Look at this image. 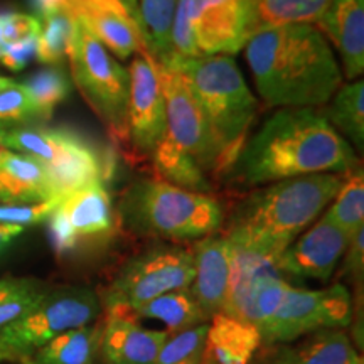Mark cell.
I'll list each match as a JSON object with an SVG mask.
<instances>
[{"mask_svg": "<svg viewBox=\"0 0 364 364\" xmlns=\"http://www.w3.org/2000/svg\"><path fill=\"white\" fill-rule=\"evenodd\" d=\"M359 166L354 149L314 108H280L247 140L231 177L262 186L314 174H346Z\"/></svg>", "mask_w": 364, "mask_h": 364, "instance_id": "6da1fadb", "label": "cell"}, {"mask_svg": "<svg viewBox=\"0 0 364 364\" xmlns=\"http://www.w3.org/2000/svg\"><path fill=\"white\" fill-rule=\"evenodd\" d=\"M258 93L268 107L316 108L343 86L329 43L314 26L273 27L245 44Z\"/></svg>", "mask_w": 364, "mask_h": 364, "instance_id": "7a4b0ae2", "label": "cell"}, {"mask_svg": "<svg viewBox=\"0 0 364 364\" xmlns=\"http://www.w3.org/2000/svg\"><path fill=\"white\" fill-rule=\"evenodd\" d=\"M344 174H314L273 182L238 204L225 238L275 262L336 198Z\"/></svg>", "mask_w": 364, "mask_h": 364, "instance_id": "3957f363", "label": "cell"}, {"mask_svg": "<svg viewBox=\"0 0 364 364\" xmlns=\"http://www.w3.org/2000/svg\"><path fill=\"white\" fill-rule=\"evenodd\" d=\"M157 63L176 68L188 81L220 145L223 171L230 174L250 139L258 102L231 56H169Z\"/></svg>", "mask_w": 364, "mask_h": 364, "instance_id": "277c9868", "label": "cell"}, {"mask_svg": "<svg viewBox=\"0 0 364 364\" xmlns=\"http://www.w3.org/2000/svg\"><path fill=\"white\" fill-rule=\"evenodd\" d=\"M117 215L134 233L166 240L204 238L223 225V208L213 196L157 179L130 184L122 194Z\"/></svg>", "mask_w": 364, "mask_h": 364, "instance_id": "5b68a950", "label": "cell"}, {"mask_svg": "<svg viewBox=\"0 0 364 364\" xmlns=\"http://www.w3.org/2000/svg\"><path fill=\"white\" fill-rule=\"evenodd\" d=\"M76 17V16H75ZM68 59L75 83L100 120L118 144L127 145L129 134L130 75L115 56L90 33L78 17L75 21Z\"/></svg>", "mask_w": 364, "mask_h": 364, "instance_id": "8992f818", "label": "cell"}, {"mask_svg": "<svg viewBox=\"0 0 364 364\" xmlns=\"http://www.w3.org/2000/svg\"><path fill=\"white\" fill-rule=\"evenodd\" d=\"M100 311V299L90 289L66 287L53 292L46 290L34 307L0 334V363L31 359L56 336L91 324Z\"/></svg>", "mask_w": 364, "mask_h": 364, "instance_id": "52a82bcc", "label": "cell"}, {"mask_svg": "<svg viewBox=\"0 0 364 364\" xmlns=\"http://www.w3.org/2000/svg\"><path fill=\"white\" fill-rule=\"evenodd\" d=\"M193 279V252L181 247H154L118 272L103 295L105 311L132 312L159 295L189 289Z\"/></svg>", "mask_w": 364, "mask_h": 364, "instance_id": "ba28073f", "label": "cell"}, {"mask_svg": "<svg viewBox=\"0 0 364 364\" xmlns=\"http://www.w3.org/2000/svg\"><path fill=\"white\" fill-rule=\"evenodd\" d=\"M351 317V295L343 284L322 290L290 285L277 312L260 332L262 344L290 343L317 331L344 329Z\"/></svg>", "mask_w": 364, "mask_h": 364, "instance_id": "9c48e42d", "label": "cell"}, {"mask_svg": "<svg viewBox=\"0 0 364 364\" xmlns=\"http://www.w3.org/2000/svg\"><path fill=\"white\" fill-rule=\"evenodd\" d=\"M156 68L166 103L167 135L186 150L206 174L225 176L220 145L216 144L188 81L176 68L166 63L156 61Z\"/></svg>", "mask_w": 364, "mask_h": 364, "instance_id": "30bf717a", "label": "cell"}, {"mask_svg": "<svg viewBox=\"0 0 364 364\" xmlns=\"http://www.w3.org/2000/svg\"><path fill=\"white\" fill-rule=\"evenodd\" d=\"M120 220L105 184H93L65 196L49 216V231L58 253L103 247L115 236Z\"/></svg>", "mask_w": 364, "mask_h": 364, "instance_id": "8fae6325", "label": "cell"}, {"mask_svg": "<svg viewBox=\"0 0 364 364\" xmlns=\"http://www.w3.org/2000/svg\"><path fill=\"white\" fill-rule=\"evenodd\" d=\"M129 134L127 147L136 159H150L167 132L166 103L159 83L156 59L147 49L136 53L130 70Z\"/></svg>", "mask_w": 364, "mask_h": 364, "instance_id": "7c38bea8", "label": "cell"}, {"mask_svg": "<svg viewBox=\"0 0 364 364\" xmlns=\"http://www.w3.org/2000/svg\"><path fill=\"white\" fill-rule=\"evenodd\" d=\"M189 21L203 56H231L252 36L250 0H189Z\"/></svg>", "mask_w": 364, "mask_h": 364, "instance_id": "4fadbf2b", "label": "cell"}, {"mask_svg": "<svg viewBox=\"0 0 364 364\" xmlns=\"http://www.w3.org/2000/svg\"><path fill=\"white\" fill-rule=\"evenodd\" d=\"M351 238L324 215L277 258V270L292 277L329 280Z\"/></svg>", "mask_w": 364, "mask_h": 364, "instance_id": "5bb4252c", "label": "cell"}, {"mask_svg": "<svg viewBox=\"0 0 364 364\" xmlns=\"http://www.w3.org/2000/svg\"><path fill=\"white\" fill-rule=\"evenodd\" d=\"M231 258L233 243L225 236H204L194 247V279L189 290L209 321L218 314H225Z\"/></svg>", "mask_w": 364, "mask_h": 364, "instance_id": "9a60e30c", "label": "cell"}, {"mask_svg": "<svg viewBox=\"0 0 364 364\" xmlns=\"http://www.w3.org/2000/svg\"><path fill=\"white\" fill-rule=\"evenodd\" d=\"M44 166L51 177L56 196L61 199L88 186H107L113 176V157L110 154L102 152L75 132H70L59 156Z\"/></svg>", "mask_w": 364, "mask_h": 364, "instance_id": "2e32d148", "label": "cell"}, {"mask_svg": "<svg viewBox=\"0 0 364 364\" xmlns=\"http://www.w3.org/2000/svg\"><path fill=\"white\" fill-rule=\"evenodd\" d=\"M70 6L90 33L120 59L147 49L139 26L120 0H70Z\"/></svg>", "mask_w": 364, "mask_h": 364, "instance_id": "e0dca14e", "label": "cell"}, {"mask_svg": "<svg viewBox=\"0 0 364 364\" xmlns=\"http://www.w3.org/2000/svg\"><path fill=\"white\" fill-rule=\"evenodd\" d=\"M102 324V351L105 364H157L167 341L166 331L145 329L134 317L118 311H105Z\"/></svg>", "mask_w": 364, "mask_h": 364, "instance_id": "ac0fdd59", "label": "cell"}, {"mask_svg": "<svg viewBox=\"0 0 364 364\" xmlns=\"http://www.w3.org/2000/svg\"><path fill=\"white\" fill-rule=\"evenodd\" d=\"M317 26L339 51L343 76L358 80L364 71V0H329Z\"/></svg>", "mask_w": 364, "mask_h": 364, "instance_id": "d6986e66", "label": "cell"}, {"mask_svg": "<svg viewBox=\"0 0 364 364\" xmlns=\"http://www.w3.org/2000/svg\"><path fill=\"white\" fill-rule=\"evenodd\" d=\"M262 346L253 324L218 314L208 324L201 364H253Z\"/></svg>", "mask_w": 364, "mask_h": 364, "instance_id": "ffe728a7", "label": "cell"}, {"mask_svg": "<svg viewBox=\"0 0 364 364\" xmlns=\"http://www.w3.org/2000/svg\"><path fill=\"white\" fill-rule=\"evenodd\" d=\"M61 199L46 166L38 159L12 150L0 162V204H36Z\"/></svg>", "mask_w": 364, "mask_h": 364, "instance_id": "44dd1931", "label": "cell"}, {"mask_svg": "<svg viewBox=\"0 0 364 364\" xmlns=\"http://www.w3.org/2000/svg\"><path fill=\"white\" fill-rule=\"evenodd\" d=\"M361 358L343 329L317 331L297 346H279L265 364H358Z\"/></svg>", "mask_w": 364, "mask_h": 364, "instance_id": "7402d4cb", "label": "cell"}, {"mask_svg": "<svg viewBox=\"0 0 364 364\" xmlns=\"http://www.w3.org/2000/svg\"><path fill=\"white\" fill-rule=\"evenodd\" d=\"M150 161H152L157 181L199 194H211V191L215 189L206 172L186 150L172 142L167 132L150 154Z\"/></svg>", "mask_w": 364, "mask_h": 364, "instance_id": "603a6c76", "label": "cell"}, {"mask_svg": "<svg viewBox=\"0 0 364 364\" xmlns=\"http://www.w3.org/2000/svg\"><path fill=\"white\" fill-rule=\"evenodd\" d=\"M124 314L134 317L135 321L140 317L159 318L167 326L166 332L169 336L209 322L206 314L201 311V307L196 302L194 295L191 294L189 289L159 295V297L145 302L144 306L136 307L135 311Z\"/></svg>", "mask_w": 364, "mask_h": 364, "instance_id": "cb8c5ba5", "label": "cell"}, {"mask_svg": "<svg viewBox=\"0 0 364 364\" xmlns=\"http://www.w3.org/2000/svg\"><path fill=\"white\" fill-rule=\"evenodd\" d=\"M327 6L329 0H250L252 34L282 26L317 24Z\"/></svg>", "mask_w": 364, "mask_h": 364, "instance_id": "d4e9b609", "label": "cell"}, {"mask_svg": "<svg viewBox=\"0 0 364 364\" xmlns=\"http://www.w3.org/2000/svg\"><path fill=\"white\" fill-rule=\"evenodd\" d=\"M102 326L88 324L70 329L43 346L31 358L33 364H95L100 351Z\"/></svg>", "mask_w": 364, "mask_h": 364, "instance_id": "484cf974", "label": "cell"}, {"mask_svg": "<svg viewBox=\"0 0 364 364\" xmlns=\"http://www.w3.org/2000/svg\"><path fill=\"white\" fill-rule=\"evenodd\" d=\"M332 105L322 117L332 127L353 140L359 150L364 149V81L354 80L341 86L332 97Z\"/></svg>", "mask_w": 364, "mask_h": 364, "instance_id": "4316f807", "label": "cell"}, {"mask_svg": "<svg viewBox=\"0 0 364 364\" xmlns=\"http://www.w3.org/2000/svg\"><path fill=\"white\" fill-rule=\"evenodd\" d=\"M145 48L156 61L172 56L171 27L177 0H136Z\"/></svg>", "mask_w": 364, "mask_h": 364, "instance_id": "83f0119b", "label": "cell"}, {"mask_svg": "<svg viewBox=\"0 0 364 364\" xmlns=\"http://www.w3.org/2000/svg\"><path fill=\"white\" fill-rule=\"evenodd\" d=\"M326 216L349 236L364 228V172L361 166L346 172Z\"/></svg>", "mask_w": 364, "mask_h": 364, "instance_id": "f1b7e54d", "label": "cell"}, {"mask_svg": "<svg viewBox=\"0 0 364 364\" xmlns=\"http://www.w3.org/2000/svg\"><path fill=\"white\" fill-rule=\"evenodd\" d=\"M41 21V36L38 43V58L43 65H59L68 58L75 33V14L71 7L48 14Z\"/></svg>", "mask_w": 364, "mask_h": 364, "instance_id": "f546056e", "label": "cell"}, {"mask_svg": "<svg viewBox=\"0 0 364 364\" xmlns=\"http://www.w3.org/2000/svg\"><path fill=\"white\" fill-rule=\"evenodd\" d=\"M71 130L12 129L4 130V145L17 154H26L43 164L53 162L65 147Z\"/></svg>", "mask_w": 364, "mask_h": 364, "instance_id": "4dcf8cb0", "label": "cell"}, {"mask_svg": "<svg viewBox=\"0 0 364 364\" xmlns=\"http://www.w3.org/2000/svg\"><path fill=\"white\" fill-rule=\"evenodd\" d=\"M44 292V287L33 279L0 280V334L34 307Z\"/></svg>", "mask_w": 364, "mask_h": 364, "instance_id": "1f68e13d", "label": "cell"}, {"mask_svg": "<svg viewBox=\"0 0 364 364\" xmlns=\"http://www.w3.org/2000/svg\"><path fill=\"white\" fill-rule=\"evenodd\" d=\"M24 86L33 97L36 107H38L39 118L48 120L53 115L54 108L70 97L71 83L70 78L59 70H43L31 76Z\"/></svg>", "mask_w": 364, "mask_h": 364, "instance_id": "d6a6232c", "label": "cell"}, {"mask_svg": "<svg viewBox=\"0 0 364 364\" xmlns=\"http://www.w3.org/2000/svg\"><path fill=\"white\" fill-rule=\"evenodd\" d=\"M208 324L209 322L167 336L157 364H201Z\"/></svg>", "mask_w": 364, "mask_h": 364, "instance_id": "836d02e7", "label": "cell"}, {"mask_svg": "<svg viewBox=\"0 0 364 364\" xmlns=\"http://www.w3.org/2000/svg\"><path fill=\"white\" fill-rule=\"evenodd\" d=\"M31 118H39V112L24 83H16L0 91V124L26 122Z\"/></svg>", "mask_w": 364, "mask_h": 364, "instance_id": "e575fe53", "label": "cell"}, {"mask_svg": "<svg viewBox=\"0 0 364 364\" xmlns=\"http://www.w3.org/2000/svg\"><path fill=\"white\" fill-rule=\"evenodd\" d=\"M172 56L199 58L203 56L196 46L193 27L189 21V0H177L174 21L171 27Z\"/></svg>", "mask_w": 364, "mask_h": 364, "instance_id": "d590c367", "label": "cell"}, {"mask_svg": "<svg viewBox=\"0 0 364 364\" xmlns=\"http://www.w3.org/2000/svg\"><path fill=\"white\" fill-rule=\"evenodd\" d=\"M61 199H53L48 203L36 204H0V225H14V226H34L39 223L49 220L54 209Z\"/></svg>", "mask_w": 364, "mask_h": 364, "instance_id": "8d00e7d4", "label": "cell"}, {"mask_svg": "<svg viewBox=\"0 0 364 364\" xmlns=\"http://www.w3.org/2000/svg\"><path fill=\"white\" fill-rule=\"evenodd\" d=\"M0 34L6 46L19 43L33 36H41L39 17L21 12L0 14Z\"/></svg>", "mask_w": 364, "mask_h": 364, "instance_id": "74e56055", "label": "cell"}, {"mask_svg": "<svg viewBox=\"0 0 364 364\" xmlns=\"http://www.w3.org/2000/svg\"><path fill=\"white\" fill-rule=\"evenodd\" d=\"M38 43L39 36H33V38H27L24 41H19V43L9 44L6 51L0 56V61L2 65L9 68L12 71H21L22 68L29 65V61L36 58V53H38Z\"/></svg>", "mask_w": 364, "mask_h": 364, "instance_id": "f35d334b", "label": "cell"}, {"mask_svg": "<svg viewBox=\"0 0 364 364\" xmlns=\"http://www.w3.org/2000/svg\"><path fill=\"white\" fill-rule=\"evenodd\" d=\"M364 228L353 235L349 241L348 250L344 253V263L341 268V277H351L353 280L363 279V268H364Z\"/></svg>", "mask_w": 364, "mask_h": 364, "instance_id": "ab89813d", "label": "cell"}, {"mask_svg": "<svg viewBox=\"0 0 364 364\" xmlns=\"http://www.w3.org/2000/svg\"><path fill=\"white\" fill-rule=\"evenodd\" d=\"M36 12L39 14V19H43L48 14L63 11V9H70V0H31Z\"/></svg>", "mask_w": 364, "mask_h": 364, "instance_id": "60d3db41", "label": "cell"}, {"mask_svg": "<svg viewBox=\"0 0 364 364\" xmlns=\"http://www.w3.org/2000/svg\"><path fill=\"white\" fill-rule=\"evenodd\" d=\"M24 228L14 225H0V253L6 252V248L19 236Z\"/></svg>", "mask_w": 364, "mask_h": 364, "instance_id": "b9f144b4", "label": "cell"}, {"mask_svg": "<svg viewBox=\"0 0 364 364\" xmlns=\"http://www.w3.org/2000/svg\"><path fill=\"white\" fill-rule=\"evenodd\" d=\"M122 6L127 9V12L130 14L132 19L135 21V24L139 26L140 33H142V26H140V12H139V4H136V0H120Z\"/></svg>", "mask_w": 364, "mask_h": 364, "instance_id": "7bdbcfd3", "label": "cell"}, {"mask_svg": "<svg viewBox=\"0 0 364 364\" xmlns=\"http://www.w3.org/2000/svg\"><path fill=\"white\" fill-rule=\"evenodd\" d=\"M4 130H6V127L0 124V162H2L4 159L7 157L9 152H11V150H9L6 145H4Z\"/></svg>", "mask_w": 364, "mask_h": 364, "instance_id": "ee69618b", "label": "cell"}, {"mask_svg": "<svg viewBox=\"0 0 364 364\" xmlns=\"http://www.w3.org/2000/svg\"><path fill=\"white\" fill-rule=\"evenodd\" d=\"M16 83H17V81L9 80V78H4V76H0V91H4V90H7V88H11V86H14Z\"/></svg>", "mask_w": 364, "mask_h": 364, "instance_id": "f6af8a7d", "label": "cell"}, {"mask_svg": "<svg viewBox=\"0 0 364 364\" xmlns=\"http://www.w3.org/2000/svg\"><path fill=\"white\" fill-rule=\"evenodd\" d=\"M6 48H7V46H6V43H4V39H2V34H0V56H2V53L6 51Z\"/></svg>", "mask_w": 364, "mask_h": 364, "instance_id": "bcb514c9", "label": "cell"}, {"mask_svg": "<svg viewBox=\"0 0 364 364\" xmlns=\"http://www.w3.org/2000/svg\"><path fill=\"white\" fill-rule=\"evenodd\" d=\"M21 364H33V363H31V359H24Z\"/></svg>", "mask_w": 364, "mask_h": 364, "instance_id": "7dc6e473", "label": "cell"}, {"mask_svg": "<svg viewBox=\"0 0 364 364\" xmlns=\"http://www.w3.org/2000/svg\"><path fill=\"white\" fill-rule=\"evenodd\" d=\"M358 364H363V359H361V361H359V363H358Z\"/></svg>", "mask_w": 364, "mask_h": 364, "instance_id": "c3c4849f", "label": "cell"}]
</instances>
